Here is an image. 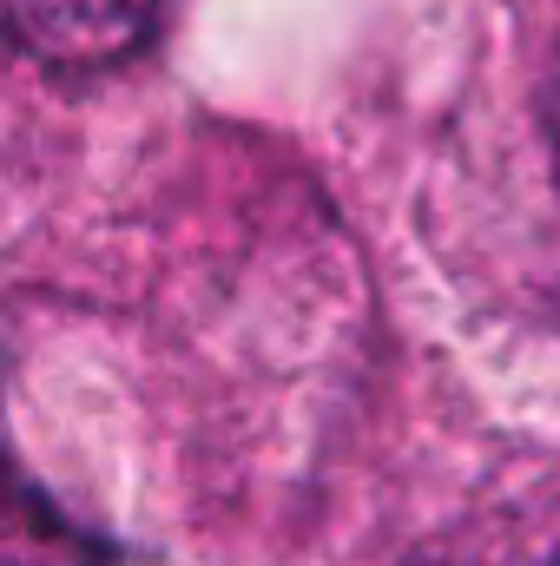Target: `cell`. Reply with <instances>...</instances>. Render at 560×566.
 <instances>
[{"instance_id": "cell-1", "label": "cell", "mask_w": 560, "mask_h": 566, "mask_svg": "<svg viewBox=\"0 0 560 566\" xmlns=\"http://www.w3.org/2000/svg\"><path fill=\"white\" fill-rule=\"evenodd\" d=\"M165 0H7L13 40L53 66H106L133 53Z\"/></svg>"}, {"instance_id": "cell-2", "label": "cell", "mask_w": 560, "mask_h": 566, "mask_svg": "<svg viewBox=\"0 0 560 566\" xmlns=\"http://www.w3.org/2000/svg\"><path fill=\"white\" fill-rule=\"evenodd\" d=\"M548 119H554V145H560V86H554V106H548Z\"/></svg>"}]
</instances>
